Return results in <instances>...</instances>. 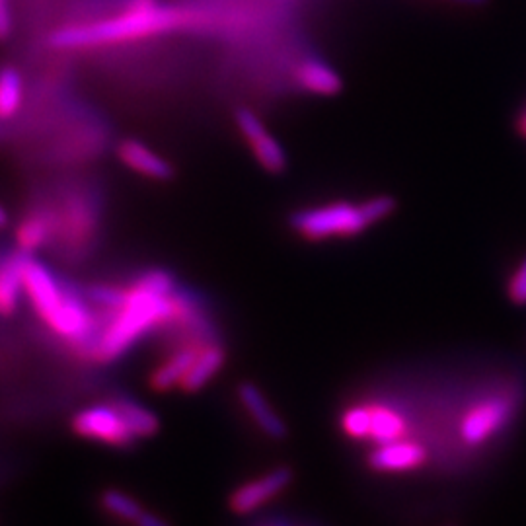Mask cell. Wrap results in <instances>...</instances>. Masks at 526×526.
<instances>
[{"label":"cell","instance_id":"1","mask_svg":"<svg viewBox=\"0 0 526 526\" xmlns=\"http://www.w3.org/2000/svg\"><path fill=\"white\" fill-rule=\"evenodd\" d=\"M189 18L188 12L170 6H158L154 0H133L131 6L115 18L53 32L49 43L57 49L102 47L166 34L186 26Z\"/></svg>","mask_w":526,"mask_h":526},{"label":"cell","instance_id":"2","mask_svg":"<svg viewBox=\"0 0 526 526\" xmlns=\"http://www.w3.org/2000/svg\"><path fill=\"white\" fill-rule=\"evenodd\" d=\"M174 293L162 295L137 279L127 289L125 304L113 312L112 320L106 324L92 353L94 359L104 365L117 361L154 328L174 322L176 316Z\"/></svg>","mask_w":526,"mask_h":526},{"label":"cell","instance_id":"3","mask_svg":"<svg viewBox=\"0 0 526 526\" xmlns=\"http://www.w3.org/2000/svg\"><path fill=\"white\" fill-rule=\"evenodd\" d=\"M396 209L398 201L392 195H376L359 205L338 201L322 207L295 211L289 217V226L310 242H322L328 238H351L388 219Z\"/></svg>","mask_w":526,"mask_h":526},{"label":"cell","instance_id":"4","mask_svg":"<svg viewBox=\"0 0 526 526\" xmlns=\"http://www.w3.org/2000/svg\"><path fill=\"white\" fill-rule=\"evenodd\" d=\"M521 398L517 382L493 386L478 398H472L458 415L456 435L460 445L470 451L488 447V443L513 423L519 414Z\"/></svg>","mask_w":526,"mask_h":526},{"label":"cell","instance_id":"5","mask_svg":"<svg viewBox=\"0 0 526 526\" xmlns=\"http://www.w3.org/2000/svg\"><path fill=\"white\" fill-rule=\"evenodd\" d=\"M73 431L78 437L106 443L115 449H131L137 445V435L113 406H90L73 417Z\"/></svg>","mask_w":526,"mask_h":526},{"label":"cell","instance_id":"6","mask_svg":"<svg viewBox=\"0 0 526 526\" xmlns=\"http://www.w3.org/2000/svg\"><path fill=\"white\" fill-rule=\"evenodd\" d=\"M234 121L265 172L281 174L287 170V164H289L287 152L281 147V143L267 131L258 113L248 108H240L234 115Z\"/></svg>","mask_w":526,"mask_h":526},{"label":"cell","instance_id":"7","mask_svg":"<svg viewBox=\"0 0 526 526\" xmlns=\"http://www.w3.org/2000/svg\"><path fill=\"white\" fill-rule=\"evenodd\" d=\"M24 293L45 324H49L65 302L63 287L43 263L34 260V256L24 269Z\"/></svg>","mask_w":526,"mask_h":526},{"label":"cell","instance_id":"8","mask_svg":"<svg viewBox=\"0 0 526 526\" xmlns=\"http://www.w3.org/2000/svg\"><path fill=\"white\" fill-rule=\"evenodd\" d=\"M293 470L287 466H279L273 468L271 472H267L260 480H252L244 486L232 491L228 505L230 511L234 515H250L256 509H260L263 503H267L269 499H273L275 495H279L281 491L291 486L293 482Z\"/></svg>","mask_w":526,"mask_h":526},{"label":"cell","instance_id":"9","mask_svg":"<svg viewBox=\"0 0 526 526\" xmlns=\"http://www.w3.org/2000/svg\"><path fill=\"white\" fill-rule=\"evenodd\" d=\"M429 460L425 445L417 441H394L376 445L367 456V466L378 474H408L423 468Z\"/></svg>","mask_w":526,"mask_h":526},{"label":"cell","instance_id":"10","mask_svg":"<svg viewBox=\"0 0 526 526\" xmlns=\"http://www.w3.org/2000/svg\"><path fill=\"white\" fill-rule=\"evenodd\" d=\"M117 156L127 168H131L133 172L147 176L151 180L166 182L174 176L172 164L164 156L156 154L151 147H147L145 143H141L137 139L121 141L117 147Z\"/></svg>","mask_w":526,"mask_h":526},{"label":"cell","instance_id":"11","mask_svg":"<svg viewBox=\"0 0 526 526\" xmlns=\"http://www.w3.org/2000/svg\"><path fill=\"white\" fill-rule=\"evenodd\" d=\"M238 398L244 410L256 421V425L262 429L263 435H267L273 441L287 439V425L277 415V412L267 404L262 390L254 382H242L238 386Z\"/></svg>","mask_w":526,"mask_h":526},{"label":"cell","instance_id":"12","mask_svg":"<svg viewBox=\"0 0 526 526\" xmlns=\"http://www.w3.org/2000/svg\"><path fill=\"white\" fill-rule=\"evenodd\" d=\"M32 252L18 250L12 254L0 269V314L10 316L16 312L20 293L24 291V269L30 262Z\"/></svg>","mask_w":526,"mask_h":526},{"label":"cell","instance_id":"13","mask_svg":"<svg viewBox=\"0 0 526 526\" xmlns=\"http://www.w3.org/2000/svg\"><path fill=\"white\" fill-rule=\"evenodd\" d=\"M226 351L225 347L217 341V343H209L205 345L195 363L191 365L188 375L182 380V390L186 394H193V392H199L201 388H205L213 376H217V373L225 367Z\"/></svg>","mask_w":526,"mask_h":526},{"label":"cell","instance_id":"14","mask_svg":"<svg viewBox=\"0 0 526 526\" xmlns=\"http://www.w3.org/2000/svg\"><path fill=\"white\" fill-rule=\"evenodd\" d=\"M203 347L205 345L191 343V345L182 347L178 353H174L168 361H164L151 375L152 390L168 392L174 386L182 384V380L188 375L191 365L195 363V359Z\"/></svg>","mask_w":526,"mask_h":526},{"label":"cell","instance_id":"15","mask_svg":"<svg viewBox=\"0 0 526 526\" xmlns=\"http://www.w3.org/2000/svg\"><path fill=\"white\" fill-rule=\"evenodd\" d=\"M297 80L304 90L318 96H338L343 90V80L338 71L318 59L304 61L297 71Z\"/></svg>","mask_w":526,"mask_h":526},{"label":"cell","instance_id":"16","mask_svg":"<svg viewBox=\"0 0 526 526\" xmlns=\"http://www.w3.org/2000/svg\"><path fill=\"white\" fill-rule=\"evenodd\" d=\"M112 406L125 419V423L137 435V439H149L160 431V419L133 398L117 394L112 400Z\"/></svg>","mask_w":526,"mask_h":526},{"label":"cell","instance_id":"17","mask_svg":"<svg viewBox=\"0 0 526 526\" xmlns=\"http://www.w3.org/2000/svg\"><path fill=\"white\" fill-rule=\"evenodd\" d=\"M100 505H102V509L106 513H110L115 519L131 523V525H135V521L145 511L143 505L137 499H133L131 495H127V493H123L119 489H106L100 495Z\"/></svg>","mask_w":526,"mask_h":526},{"label":"cell","instance_id":"18","mask_svg":"<svg viewBox=\"0 0 526 526\" xmlns=\"http://www.w3.org/2000/svg\"><path fill=\"white\" fill-rule=\"evenodd\" d=\"M22 76L16 69H4L0 73V119H8L22 106Z\"/></svg>","mask_w":526,"mask_h":526},{"label":"cell","instance_id":"19","mask_svg":"<svg viewBox=\"0 0 526 526\" xmlns=\"http://www.w3.org/2000/svg\"><path fill=\"white\" fill-rule=\"evenodd\" d=\"M51 236V219L45 215L28 217L16 230L18 246L26 252H36Z\"/></svg>","mask_w":526,"mask_h":526},{"label":"cell","instance_id":"20","mask_svg":"<svg viewBox=\"0 0 526 526\" xmlns=\"http://www.w3.org/2000/svg\"><path fill=\"white\" fill-rule=\"evenodd\" d=\"M86 299L96 306L115 312L127 301V289L113 285H92L86 289Z\"/></svg>","mask_w":526,"mask_h":526},{"label":"cell","instance_id":"21","mask_svg":"<svg viewBox=\"0 0 526 526\" xmlns=\"http://www.w3.org/2000/svg\"><path fill=\"white\" fill-rule=\"evenodd\" d=\"M507 297L515 306H526V256L507 283Z\"/></svg>","mask_w":526,"mask_h":526},{"label":"cell","instance_id":"22","mask_svg":"<svg viewBox=\"0 0 526 526\" xmlns=\"http://www.w3.org/2000/svg\"><path fill=\"white\" fill-rule=\"evenodd\" d=\"M12 32V14L8 0H0V41L8 38Z\"/></svg>","mask_w":526,"mask_h":526},{"label":"cell","instance_id":"23","mask_svg":"<svg viewBox=\"0 0 526 526\" xmlns=\"http://www.w3.org/2000/svg\"><path fill=\"white\" fill-rule=\"evenodd\" d=\"M135 526H172L166 519L154 515L151 511H143L141 517L135 521Z\"/></svg>","mask_w":526,"mask_h":526},{"label":"cell","instance_id":"24","mask_svg":"<svg viewBox=\"0 0 526 526\" xmlns=\"http://www.w3.org/2000/svg\"><path fill=\"white\" fill-rule=\"evenodd\" d=\"M517 131L526 139V110L517 117Z\"/></svg>","mask_w":526,"mask_h":526},{"label":"cell","instance_id":"25","mask_svg":"<svg viewBox=\"0 0 526 526\" xmlns=\"http://www.w3.org/2000/svg\"><path fill=\"white\" fill-rule=\"evenodd\" d=\"M449 2H458L464 6H486L489 0H449Z\"/></svg>","mask_w":526,"mask_h":526},{"label":"cell","instance_id":"26","mask_svg":"<svg viewBox=\"0 0 526 526\" xmlns=\"http://www.w3.org/2000/svg\"><path fill=\"white\" fill-rule=\"evenodd\" d=\"M8 223H10V219H8V211H6V209L0 205V230H2V228H6Z\"/></svg>","mask_w":526,"mask_h":526}]
</instances>
